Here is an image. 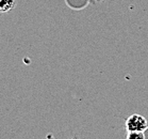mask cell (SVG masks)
<instances>
[{
    "mask_svg": "<svg viewBox=\"0 0 148 139\" xmlns=\"http://www.w3.org/2000/svg\"><path fill=\"white\" fill-rule=\"evenodd\" d=\"M16 7V0H0V12L8 13Z\"/></svg>",
    "mask_w": 148,
    "mask_h": 139,
    "instance_id": "7a4b0ae2",
    "label": "cell"
},
{
    "mask_svg": "<svg viewBox=\"0 0 148 139\" xmlns=\"http://www.w3.org/2000/svg\"><path fill=\"white\" fill-rule=\"evenodd\" d=\"M125 127L127 132H144L148 127L147 119L144 115L133 113L126 120Z\"/></svg>",
    "mask_w": 148,
    "mask_h": 139,
    "instance_id": "6da1fadb",
    "label": "cell"
},
{
    "mask_svg": "<svg viewBox=\"0 0 148 139\" xmlns=\"http://www.w3.org/2000/svg\"><path fill=\"white\" fill-rule=\"evenodd\" d=\"M143 133H144V139H148V127Z\"/></svg>",
    "mask_w": 148,
    "mask_h": 139,
    "instance_id": "277c9868",
    "label": "cell"
},
{
    "mask_svg": "<svg viewBox=\"0 0 148 139\" xmlns=\"http://www.w3.org/2000/svg\"><path fill=\"white\" fill-rule=\"evenodd\" d=\"M126 139H144L143 132H128L126 135Z\"/></svg>",
    "mask_w": 148,
    "mask_h": 139,
    "instance_id": "3957f363",
    "label": "cell"
}]
</instances>
